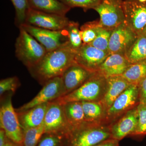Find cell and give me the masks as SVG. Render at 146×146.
Listing matches in <instances>:
<instances>
[{"instance_id":"1","label":"cell","mask_w":146,"mask_h":146,"mask_svg":"<svg viewBox=\"0 0 146 146\" xmlns=\"http://www.w3.org/2000/svg\"><path fill=\"white\" fill-rule=\"evenodd\" d=\"M76 50L69 44L47 52L37 65L29 70L39 83L44 84L52 79L61 76L71 65L75 63Z\"/></svg>"},{"instance_id":"2","label":"cell","mask_w":146,"mask_h":146,"mask_svg":"<svg viewBox=\"0 0 146 146\" xmlns=\"http://www.w3.org/2000/svg\"><path fill=\"white\" fill-rule=\"evenodd\" d=\"M106 88V78L96 72L77 89L54 101L62 105L74 102H101L105 94Z\"/></svg>"},{"instance_id":"3","label":"cell","mask_w":146,"mask_h":146,"mask_svg":"<svg viewBox=\"0 0 146 146\" xmlns=\"http://www.w3.org/2000/svg\"><path fill=\"white\" fill-rule=\"evenodd\" d=\"M110 138L109 124L86 123L72 129L65 139L68 146H95Z\"/></svg>"},{"instance_id":"4","label":"cell","mask_w":146,"mask_h":146,"mask_svg":"<svg viewBox=\"0 0 146 146\" xmlns=\"http://www.w3.org/2000/svg\"><path fill=\"white\" fill-rule=\"evenodd\" d=\"M20 33L15 43V54L17 58L28 70L40 62L47 51L34 37L20 27Z\"/></svg>"},{"instance_id":"5","label":"cell","mask_w":146,"mask_h":146,"mask_svg":"<svg viewBox=\"0 0 146 146\" xmlns=\"http://www.w3.org/2000/svg\"><path fill=\"white\" fill-rule=\"evenodd\" d=\"M0 127L5 131L11 141L23 144L24 131L19 121L17 112L13 108L11 95L7 96L1 105Z\"/></svg>"},{"instance_id":"6","label":"cell","mask_w":146,"mask_h":146,"mask_svg":"<svg viewBox=\"0 0 146 146\" xmlns=\"http://www.w3.org/2000/svg\"><path fill=\"white\" fill-rule=\"evenodd\" d=\"M45 134L63 136L66 139L72 128L65 115L63 105L53 101L50 102L44 121Z\"/></svg>"},{"instance_id":"7","label":"cell","mask_w":146,"mask_h":146,"mask_svg":"<svg viewBox=\"0 0 146 146\" xmlns=\"http://www.w3.org/2000/svg\"><path fill=\"white\" fill-rule=\"evenodd\" d=\"M140 103L138 86L131 84L107 110L106 122L110 124Z\"/></svg>"},{"instance_id":"8","label":"cell","mask_w":146,"mask_h":146,"mask_svg":"<svg viewBox=\"0 0 146 146\" xmlns=\"http://www.w3.org/2000/svg\"><path fill=\"white\" fill-rule=\"evenodd\" d=\"M123 0H100L94 10L100 16L102 27L113 30L125 22Z\"/></svg>"},{"instance_id":"9","label":"cell","mask_w":146,"mask_h":146,"mask_svg":"<svg viewBox=\"0 0 146 146\" xmlns=\"http://www.w3.org/2000/svg\"><path fill=\"white\" fill-rule=\"evenodd\" d=\"M20 27L23 28L34 37L44 47L47 52L56 49L68 44L66 29L59 31H55L26 24Z\"/></svg>"},{"instance_id":"10","label":"cell","mask_w":146,"mask_h":146,"mask_svg":"<svg viewBox=\"0 0 146 146\" xmlns=\"http://www.w3.org/2000/svg\"><path fill=\"white\" fill-rule=\"evenodd\" d=\"M123 6L124 23L138 36L143 34L146 29V3L125 0Z\"/></svg>"},{"instance_id":"11","label":"cell","mask_w":146,"mask_h":146,"mask_svg":"<svg viewBox=\"0 0 146 146\" xmlns=\"http://www.w3.org/2000/svg\"><path fill=\"white\" fill-rule=\"evenodd\" d=\"M70 22L65 16L45 13L30 8L25 24L40 28L59 31L67 28Z\"/></svg>"},{"instance_id":"12","label":"cell","mask_w":146,"mask_h":146,"mask_svg":"<svg viewBox=\"0 0 146 146\" xmlns=\"http://www.w3.org/2000/svg\"><path fill=\"white\" fill-rule=\"evenodd\" d=\"M63 82L61 76L52 79L44 84V87L31 100L16 109L22 112L39 105L53 101L63 95Z\"/></svg>"},{"instance_id":"13","label":"cell","mask_w":146,"mask_h":146,"mask_svg":"<svg viewBox=\"0 0 146 146\" xmlns=\"http://www.w3.org/2000/svg\"><path fill=\"white\" fill-rule=\"evenodd\" d=\"M109 54L108 52L83 44L76 50L75 63L91 72H96Z\"/></svg>"},{"instance_id":"14","label":"cell","mask_w":146,"mask_h":146,"mask_svg":"<svg viewBox=\"0 0 146 146\" xmlns=\"http://www.w3.org/2000/svg\"><path fill=\"white\" fill-rule=\"evenodd\" d=\"M138 36L125 23H123L112 30L108 45L110 54L119 53L125 55Z\"/></svg>"},{"instance_id":"15","label":"cell","mask_w":146,"mask_h":146,"mask_svg":"<svg viewBox=\"0 0 146 146\" xmlns=\"http://www.w3.org/2000/svg\"><path fill=\"white\" fill-rule=\"evenodd\" d=\"M137 106L110 124L111 137L120 141L128 136H133L138 124Z\"/></svg>"},{"instance_id":"16","label":"cell","mask_w":146,"mask_h":146,"mask_svg":"<svg viewBox=\"0 0 146 146\" xmlns=\"http://www.w3.org/2000/svg\"><path fill=\"white\" fill-rule=\"evenodd\" d=\"M93 74L76 63L71 65L61 76L63 85L62 96L80 87Z\"/></svg>"},{"instance_id":"17","label":"cell","mask_w":146,"mask_h":146,"mask_svg":"<svg viewBox=\"0 0 146 146\" xmlns=\"http://www.w3.org/2000/svg\"><path fill=\"white\" fill-rule=\"evenodd\" d=\"M131 64L124 54H111L102 63L97 72L106 78L113 76H122Z\"/></svg>"},{"instance_id":"18","label":"cell","mask_w":146,"mask_h":146,"mask_svg":"<svg viewBox=\"0 0 146 146\" xmlns=\"http://www.w3.org/2000/svg\"><path fill=\"white\" fill-rule=\"evenodd\" d=\"M49 103L39 105L25 111L16 112L23 131L37 127L43 123Z\"/></svg>"},{"instance_id":"19","label":"cell","mask_w":146,"mask_h":146,"mask_svg":"<svg viewBox=\"0 0 146 146\" xmlns=\"http://www.w3.org/2000/svg\"><path fill=\"white\" fill-rule=\"evenodd\" d=\"M106 80V92L101 102L108 110L115 100L131 84L122 76L109 77Z\"/></svg>"},{"instance_id":"20","label":"cell","mask_w":146,"mask_h":146,"mask_svg":"<svg viewBox=\"0 0 146 146\" xmlns=\"http://www.w3.org/2000/svg\"><path fill=\"white\" fill-rule=\"evenodd\" d=\"M81 102L86 122L108 124L106 122L107 110L101 102Z\"/></svg>"},{"instance_id":"21","label":"cell","mask_w":146,"mask_h":146,"mask_svg":"<svg viewBox=\"0 0 146 146\" xmlns=\"http://www.w3.org/2000/svg\"><path fill=\"white\" fill-rule=\"evenodd\" d=\"M30 8L45 13L65 16L71 8L59 0H29Z\"/></svg>"},{"instance_id":"22","label":"cell","mask_w":146,"mask_h":146,"mask_svg":"<svg viewBox=\"0 0 146 146\" xmlns=\"http://www.w3.org/2000/svg\"><path fill=\"white\" fill-rule=\"evenodd\" d=\"M63 106L65 115L72 130L87 123L81 102H71Z\"/></svg>"},{"instance_id":"23","label":"cell","mask_w":146,"mask_h":146,"mask_svg":"<svg viewBox=\"0 0 146 146\" xmlns=\"http://www.w3.org/2000/svg\"><path fill=\"white\" fill-rule=\"evenodd\" d=\"M122 76L130 84L138 86L146 77V59L131 64Z\"/></svg>"},{"instance_id":"24","label":"cell","mask_w":146,"mask_h":146,"mask_svg":"<svg viewBox=\"0 0 146 146\" xmlns=\"http://www.w3.org/2000/svg\"><path fill=\"white\" fill-rule=\"evenodd\" d=\"M125 55L131 64L146 59V36L138 35Z\"/></svg>"},{"instance_id":"25","label":"cell","mask_w":146,"mask_h":146,"mask_svg":"<svg viewBox=\"0 0 146 146\" xmlns=\"http://www.w3.org/2000/svg\"><path fill=\"white\" fill-rule=\"evenodd\" d=\"M79 26L77 22L70 21L66 29L69 46L76 50L80 48L83 44Z\"/></svg>"},{"instance_id":"26","label":"cell","mask_w":146,"mask_h":146,"mask_svg":"<svg viewBox=\"0 0 146 146\" xmlns=\"http://www.w3.org/2000/svg\"><path fill=\"white\" fill-rule=\"evenodd\" d=\"M99 21L87 22L80 27L82 42L84 44H90L96 39L100 26Z\"/></svg>"},{"instance_id":"27","label":"cell","mask_w":146,"mask_h":146,"mask_svg":"<svg viewBox=\"0 0 146 146\" xmlns=\"http://www.w3.org/2000/svg\"><path fill=\"white\" fill-rule=\"evenodd\" d=\"M45 134L44 123L39 126L24 131L23 146H36Z\"/></svg>"},{"instance_id":"28","label":"cell","mask_w":146,"mask_h":146,"mask_svg":"<svg viewBox=\"0 0 146 146\" xmlns=\"http://www.w3.org/2000/svg\"><path fill=\"white\" fill-rule=\"evenodd\" d=\"M16 11L15 23L18 27L25 23L27 14L30 9L29 0H10Z\"/></svg>"},{"instance_id":"29","label":"cell","mask_w":146,"mask_h":146,"mask_svg":"<svg viewBox=\"0 0 146 146\" xmlns=\"http://www.w3.org/2000/svg\"><path fill=\"white\" fill-rule=\"evenodd\" d=\"M112 30L100 25L96 39L90 45L102 50L108 52V45Z\"/></svg>"},{"instance_id":"30","label":"cell","mask_w":146,"mask_h":146,"mask_svg":"<svg viewBox=\"0 0 146 146\" xmlns=\"http://www.w3.org/2000/svg\"><path fill=\"white\" fill-rule=\"evenodd\" d=\"M138 124L133 136H143L146 135V103H139L137 106Z\"/></svg>"},{"instance_id":"31","label":"cell","mask_w":146,"mask_h":146,"mask_svg":"<svg viewBox=\"0 0 146 146\" xmlns=\"http://www.w3.org/2000/svg\"><path fill=\"white\" fill-rule=\"evenodd\" d=\"M70 8L80 7L85 10L96 8L100 0H59Z\"/></svg>"},{"instance_id":"32","label":"cell","mask_w":146,"mask_h":146,"mask_svg":"<svg viewBox=\"0 0 146 146\" xmlns=\"http://www.w3.org/2000/svg\"><path fill=\"white\" fill-rule=\"evenodd\" d=\"M20 85V81L16 76L2 80L0 82V95L1 96L7 92L14 93Z\"/></svg>"},{"instance_id":"33","label":"cell","mask_w":146,"mask_h":146,"mask_svg":"<svg viewBox=\"0 0 146 146\" xmlns=\"http://www.w3.org/2000/svg\"><path fill=\"white\" fill-rule=\"evenodd\" d=\"M36 146H60L65 139L63 136L51 134H45Z\"/></svg>"},{"instance_id":"34","label":"cell","mask_w":146,"mask_h":146,"mask_svg":"<svg viewBox=\"0 0 146 146\" xmlns=\"http://www.w3.org/2000/svg\"><path fill=\"white\" fill-rule=\"evenodd\" d=\"M140 103H146V77L138 85Z\"/></svg>"},{"instance_id":"35","label":"cell","mask_w":146,"mask_h":146,"mask_svg":"<svg viewBox=\"0 0 146 146\" xmlns=\"http://www.w3.org/2000/svg\"><path fill=\"white\" fill-rule=\"evenodd\" d=\"M119 141L113 138H110L103 141L95 146H119Z\"/></svg>"},{"instance_id":"36","label":"cell","mask_w":146,"mask_h":146,"mask_svg":"<svg viewBox=\"0 0 146 146\" xmlns=\"http://www.w3.org/2000/svg\"><path fill=\"white\" fill-rule=\"evenodd\" d=\"M10 140L6 135L5 131L1 129H0V146H3Z\"/></svg>"},{"instance_id":"37","label":"cell","mask_w":146,"mask_h":146,"mask_svg":"<svg viewBox=\"0 0 146 146\" xmlns=\"http://www.w3.org/2000/svg\"><path fill=\"white\" fill-rule=\"evenodd\" d=\"M3 146H23V144H19L16 143L11 141L10 140H9L7 143H6Z\"/></svg>"},{"instance_id":"38","label":"cell","mask_w":146,"mask_h":146,"mask_svg":"<svg viewBox=\"0 0 146 146\" xmlns=\"http://www.w3.org/2000/svg\"><path fill=\"white\" fill-rule=\"evenodd\" d=\"M138 1L141 3H146V0H138Z\"/></svg>"},{"instance_id":"39","label":"cell","mask_w":146,"mask_h":146,"mask_svg":"<svg viewBox=\"0 0 146 146\" xmlns=\"http://www.w3.org/2000/svg\"><path fill=\"white\" fill-rule=\"evenodd\" d=\"M143 34L145 36H146V29H145V30L144 31L143 33Z\"/></svg>"}]
</instances>
